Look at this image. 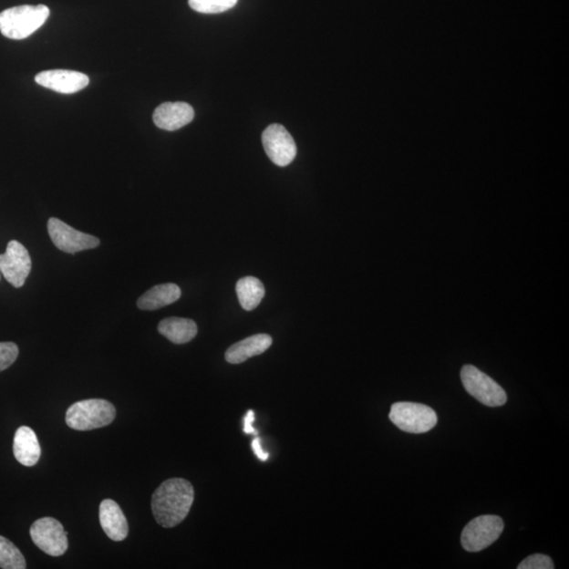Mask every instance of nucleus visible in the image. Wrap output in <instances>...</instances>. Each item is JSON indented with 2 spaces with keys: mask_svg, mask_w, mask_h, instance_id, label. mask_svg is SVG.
Returning a JSON list of instances; mask_svg holds the SVG:
<instances>
[{
  "mask_svg": "<svg viewBox=\"0 0 569 569\" xmlns=\"http://www.w3.org/2000/svg\"><path fill=\"white\" fill-rule=\"evenodd\" d=\"M194 501V490L185 479L174 478L162 482L152 496L155 521L165 528L178 526L186 519Z\"/></svg>",
  "mask_w": 569,
  "mask_h": 569,
  "instance_id": "nucleus-1",
  "label": "nucleus"
},
{
  "mask_svg": "<svg viewBox=\"0 0 569 569\" xmlns=\"http://www.w3.org/2000/svg\"><path fill=\"white\" fill-rule=\"evenodd\" d=\"M49 16L45 5L13 6L0 13V32L6 38L25 39L43 26Z\"/></svg>",
  "mask_w": 569,
  "mask_h": 569,
  "instance_id": "nucleus-2",
  "label": "nucleus"
},
{
  "mask_svg": "<svg viewBox=\"0 0 569 569\" xmlns=\"http://www.w3.org/2000/svg\"><path fill=\"white\" fill-rule=\"evenodd\" d=\"M115 417L117 409L112 403L103 398H89L67 409L66 423L74 430L87 431L110 425Z\"/></svg>",
  "mask_w": 569,
  "mask_h": 569,
  "instance_id": "nucleus-3",
  "label": "nucleus"
},
{
  "mask_svg": "<svg viewBox=\"0 0 569 569\" xmlns=\"http://www.w3.org/2000/svg\"><path fill=\"white\" fill-rule=\"evenodd\" d=\"M389 419L398 429L409 433H424L435 429L438 417L429 406L398 402L391 406Z\"/></svg>",
  "mask_w": 569,
  "mask_h": 569,
  "instance_id": "nucleus-4",
  "label": "nucleus"
},
{
  "mask_svg": "<svg viewBox=\"0 0 569 569\" xmlns=\"http://www.w3.org/2000/svg\"><path fill=\"white\" fill-rule=\"evenodd\" d=\"M460 379L469 394L489 408H499L507 402L506 392L491 378L472 365H465Z\"/></svg>",
  "mask_w": 569,
  "mask_h": 569,
  "instance_id": "nucleus-5",
  "label": "nucleus"
},
{
  "mask_svg": "<svg viewBox=\"0 0 569 569\" xmlns=\"http://www.w3.org/2000/svg\"><path fill=\"white\" fill-rule=\"evenodd\" d=\"M504 530V522L498 516H481L464 527L460 544L467 552L478 553L496 542Z\"/></svg>",
  "mask_w": 569,
  "mask_h": 569,
  "instance_id": "nucleus-6",
  "label": "nucleus"
},
{
  "mask_svg": "<svg viewBox=\"0 0 569 569\" xmlns=\"http://www.w3.org/2000/svg\"><path fill=\"white\" fill-rule=\"evenodd\" d=\"M30 534L34 544L52 557H60L69 546L64 526L54 518L47 517L34 522Z\"/></svg>",
  "mask_w": 569,
  "mask_h": 569,
  "instance_id": "nucleus-7",
  "label": "nucleus"
},
{
  "mask_svg": "<svg viewBox=\"0 0 569 569\" xmlns=\"http://www.w3.org/2000/svg\"><path fill=\"white\" fill-rule=\"evenodd\" d=\"M47 232L54 245L67 253L74 254L87 249L97 248L100 243L98 237L78 232L57 218H51L47 222Z\"/></svg>",
  "mask_w": 569,
  "mask_h": 569,
  "instance_id": "nucleus-8",
  "label": "nucleus"
},
{
  "mask_svg": "<svg viewBox=\"0 0 569 569\" xmlns=\"http://www.w3.org/2000/svg\"><path fill=\"white\" fill-rule=\"evenodd\" d=\"M31 267L28 250L17 241H11L5 253L0 254V273L16 288L24 286L31 273Z\"/></svg>",
  "mask_w": 569,
  "mask_h": 569,
  "instance_id": "nucleus-9",
  "label": "nucleus"
},
{
  "mask_svg": "<svg viewBox=\"0 0 569 569\" xmlns=\"http://www.w3.org/2000/svg\"><path fill=\"white\" fill-rule=\"evenodd\" d=\"M264 149L276 166L286 167L296 157V145L293 137L282 125H271L262 135Z\"/></svg>",
  "mask_w": 569,
  "mask_h": 569,
  "instance_id": "nucleus-10",
  "label": "nucleus"
},
{
  "mask_svg": "<svg viewBox=\"0 0 569 569\" xmlns=\"http://www.w3.org/2000/svg\"><path fill=\"white\" fill-rule=\"evenodd\" d=\"M38 85L58 93L73 94L89 85L90 79L84 73L69 70H49L37 74Z\"/></svg>",
  "mask_w": 569,
  "mask_h": 569,
  "instance_id": "nucleus-11",
  "label": "nucleus"
},
{
  "mask_svg": "<svg viewBox=\"0 0 569 569\" xmlns=\"http://www.w3.org/2000/svg\"><path fill=\"white\" fill-rule=\"evenodd\" d=\"M194 110L187 103L161 104L153 113L155 126L166 131H176L191 123Z\"/></svg>",
  "mask_w": 569,
  "mask_h": 569,
  "instance_id": "nucleus-12",
  "label": "nucleus"
},
{
  "mask_svg": "<svg viewBox=\"0 0 569 569\" xmlns=\"http://www.w3.org/2000/svg\"><path fill=\"white\" fill-rule=\"evenodd\" d=\"M99 521L107 536L111 540L119 542L128 537V521L115 501L106 499L100 503Z\"/></svg>",
  "mask_w": 569,
  "mask_h": 569,
  "instance_id": "nucleus-13",
  "label": "nucleus"
},
{
  "mask_svg": "<svg viewBox=\"0 0 569 569\" xmlns=\"http://www.w3.org/2000/svg\"><path fill=\"white\" fill-rule=\"evenodd\" d=\"M273 345V337L265 334L255 335L237 342L226 351L225 358L230 364H241L248 358L263 355Z\"/></svg>",
  "mask_w": 569,
  "mask_h": 569,
  "instance_id": "nucleus-14",
  "label": "nucleus"
},
{
  "mask_svg": "<svg viewBox=\"0 0 569 569\" xmlns=\"http://www.w3.org/2000/svg\"><path fill=\"white\" fill-rule=\"evenodd\" d=\"M13 452L18 462L24 466H34L38 463L42 450L36 433L30 427H19L16 433Z\"/></svg>",
  "mask_w": 569,
  "mask_h": 569,
  "instance_id": "nucleus-15",
  "label": "nucleus"
},
{
  "mask_svg": "<svg viewBox=\"0 0 569 569\" xmlns=\"http://www.w3.org/2000/svg\"><path fill=\"white\" fill-rule=\"evenodd\" d=\"M181 295V290L178 284H157L140 297L138 307L141 310H158L180 300Z\"/></svg>",
  "mask_w": 569,
  "mask_h": 569,
  "instance_id": "nucleus-16",
  "label": "nucleus"
},
{
  "mask_svg": "<svg viewBox=\"0 0 569 569\" xmlns=\"http://www.w3.org/2000/svg\"><path fill=\"white\" fill-rule=\"evenodd\" d=\"M159 332L174 344H186L198 335V325L190 318L168 317L159 324Z\"/></svg>",
  "mask_w": 569,
  "mask_h": 569,
  "instance_id": "nucleus-17",
  "label": "nucleus"
},
{
  "mask_svg": "<svg viewBox=\"0 0 569 569\" xmlns=\"http://www.w3.org/2000/svg\"><path fill=\"white\" fill-rule=\"evenodd\" d=\"M236 294L243 310L253 311L265 296V287L254 276L243 277L236 284Z\"/></svg>",
  "mask_w": 569,
  "mask_h": 569,
  "instance_id": "nucleus-18",
  "label": "nucleus"
},
{
  "mask_svg": "<svg viewBox=\"0 0 569 569\" xmlns=\"http://www.w3.org/2000/svg\"><path fill=\"white\" fill-rule=\"evenodd\" d=\"M26 562L22 553L12 542L0 536V568L25 569Z\"/></svg>",
  "mask_w": 569,
  "mask_h": 569,
  "instance_id": "nucleus-19",
  "label": "nucleus"
},
{
  "mask_svg": "<svg viewBox=\"0 0 569 569\" xmlns=\"http://www.w3.org/2000/svg\"><path fill=\"white\" fill-rule=\"evenodd\" d=\"M239 0H189L190 8L202 15H219L233 9Z\"/></svg>",
  "mask_w": 569,
  "mask_h": 569,
  "instance_id": "nucleus-20",
  "label": "nucleus"
},
{
  "mask_svg": "<svg viewBox=\"0 0 569 569\" xmlns=\"http://www.w3.org/2000/svg\"><path fill=\"white\" fill-rule=\"evenodd\" d=\"M19 355L17 345L12 342L0 343V371L9 368Z\"/></svg>",
  "mask_w": 569,
  "mask_h": 569,
  "instance_id": "nucleus-21",
  "label": "nucleus"
},
{
  "mask_svg": "<svg viewBox=\"0 0 569 569\" xmlns=\"http://www.w3.org/2000/svg\"><path fill=\"white\" fill-rule=\"evenodd\" d=\"M553 562L548 555L536 553L522 561L518 569H553Z\"/></svg>",
  "mask_w": 569,
  "mask_h": 569,
  "instance_id": "nucleus-22",
  "label": "nucleus"
},
{
  "mask_svg": "<svg viewBox=\"0 0 569 569\" xmlns=\"http://www.w3.org/2000/svg\"><path fill=\"white\" fill-rule=\"evenodd\" d=\"M254 412L253 410H249L245 419H243V431L248 433V435H252V433H256V430L253 429L254 422Z\"/></svg>",
  "mask_w": 569,
  "mask_h": 569,
  "instance_id": "nucleus-23",
  "label": "nucleus"
},
{
  "mask_svg": "<svg viewBox=\"0 0 569 569\" xmlns=\"http://www.w3.org/2000/svg\"><path fill=\"white\" fill-rule=\"evenodd\" d=\"M253 450L256 457L263 460V462H265V460H268L269 455L262 450L261 440L259 438L253 440Z\"/></svg>",
  "mask_w": 569,
  "mask_h": 569,
  "instance_id": "nucleus-24",
  "label": "nucleus"
}]
</instances>
